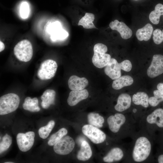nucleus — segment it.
Segmentation results:
<instances>
[{"instance_id":"2f4dec72","label":"nucleus","mask_w":163,"mask_h":163,"mask_svg":"<svg viewBox=\"0 0 163 163\" xmlns=\"http://www.w3.org/2000/svg\"><path fill=\"white\" fill-rule=\"evenodd\" d=\"M153 39L154 43L159 44L163 41V30L162 31L159 29H155L153 32Z\"/></svg>"},{"instance_id":"f8f14e48","label":"nucleus","mask_w":163,"mask_h":163,"mask_svg":"<svg viewBox=\"0 0 163 163\" xmlns=\"http://www.w3.org/2000/svg\"><path fill=\"white\" fill-rule=\"evenodd\" d=\"M109 27L113 30L117 31L121 37L124 39L130 38L132 35V30L124 22H120L117 20L112 21L109 24Z\"/></svg>"},{"instance_id":"72a5a7b5","label":"nucleus","mask_w":163,"mask_h":163,"mask_svg":"<svg viewBox=\"0 0 163 163\" xmlns=\"http://www.w3.org/2000/svg\"><path fill=\"white\" fill-rule=\"evenodd\" d=\"M119 64L121 69L125 71L129 72L132 69V64L131 62L129 60H125Z\"/></svg>"},{"instance_id":"c9c22d12","label":"nucleus","mask_w":163,"mask_h":163,"mask_svg":"<svg viewBox=\"0 0 163 163\" xmlns=\"http://www.w3.org/2000/svg\"><path fill=\"white\" fill-rule=\"evenodd\" d=\"M158 161L159 163H163V154L161 155L158 156Z\"/></svg>"},{"instance_id":"a211bd4d","label":"nucleus","mask_w":163,"mask_h":163,"mask_svg":"<svg viewBox=\"0 0 163 163\" xmlns=\"http://www.w3.org/2000/svg\"><path fill=\"white\" fill-rule=\"evenodd\" d=\"M124 156L123 150L119 147L111 149L103 158L104 161L112 163L121 160Z\"/></svg>"},{"instance_id":"dca6fc26","label":"nucleus","mask_w":163,"mask_h":163,"mask_svg":"<svg viewBox=\"0 0 163 163\" xmlns=\"http://www.w3.org/2000/svg\"><path fill=\"white\" fill-rule=\"evenodd\" d=\"M146 121L149 124H155L159 128H163V109L157 108L149 114Z\"/></svg>"},{"instance_id":"f03ea898","label":"nucleus","mask_w":163,"mask_h":163,"mask_svg":"<svg viewBox=\"0 0 163 163\" xmlns=\"http://www.w3.org/2000/svg\"><path fill=\"white\" fill-rule=\"evenodd\" d=\"M20 99L17 94L10 93L0 98V115H4L15 111L18 107Z\"/></svg>"},{"instance_id":"aec40b11","label":"nucleus","mask_w":163,"mask_h":163,"mask_svg":"<svg viewBox=\"0 0 163 163\" xmlns=\"http://www.w3.org/2000/svg\"><path fill=\"white\" fill-rule=\"evenodd\" d=\"M133 82V78L131 76L124 75L114 80L112 84V87L114 89L119 90L124 87L132 85Z\"/></svg>"},{"instance_id":"4be33fe9","label":"nucleus","mask_w":163,"mask_h":163,"mask_svg":"<svg viewBox=\"0 0 163 163\" xmlns=\"http://www.w3.org/2000/svg\"><path fill=\"white\" fill-rule=\"evenodd\" d=\"M92 152L90 145L85 140L83 141L81 148L77 155L78 159L80 161H86L92 156Z\"/></svg>"},{"instance_id":"393cba45","label":"nucleus","mask_w":163,"mask_h":163,"mask_svg":"<svg viewBox=\"0 0 163 163\" xmlns=\"http://www.w3.org/2000/svg\"><path fill=\"white\" fill-rule=\"evenodd\" d=\"M94 19V15L93 14L86 13L79 20L78 25L82 26L85 29L97 28L93 23Z\"/></svg>"},{"instance_id":"39448f33","label":"nucleus","mask_w":163,"mask_h":163,"mask_svg":"<svg viewBox=\"0 0 163 163\" xmlns=\"http://www.w3.org/2000/svg\"><path fill=\"white\" fill-rule=\"evenodd\" d=\"M57 67V64L55 61L51 59L45 60L38 70V77L42 80L50 79L55 76Z\"/></svg>"},{"instance_id":"9d476101","label":"nucleus","mask_w":163,"mask_h":163,"mask_svg":"<svg viewBox=\"0 0 163 163\" xmlns=\"http://www.w3.org/2000/svg\"><path fill=\"white\" fill-rule=\"evenodd\" d=\"M163 73V55H153L151 64L147 71L148 76L151 78H155Z\"/></svg>"},{"instance_id":"473e14b6","label":"nucleus","mask_w":163,"mask_h":163,"mask_svg":"<svg viewBox=\"0 0 163 163\" xmlns=\"http://www.w3.org/2000/svg\"><path fill=\"white\" fill-rule=\"evenodd\" d=\"M29 8L28 3L24 2L21 5L20 8V14L21 17L23 19L28 18L29 14Z\"/></svg>"},{"instance_id":"c756f323","label":"nucleus","mask_w":163,"mask_h":163,"mask_svg":"<svg viewBox=\"0 0 163 163\" xmlns=\"http://www.w3.org/2000/svg\"><path fill=\"white\" fill-rule=\"evenodd\" d=\"M55 124V122L53 120L49 121L47 124L40 128L38 130V133L40 137L45 139L49 136Z\"/></svg>"},{"instance_id":"f3484780","label":"nucleus","mask_w":163,"mask_h":163,"mask_svg":"<svg viewBox=\"0 0 163 163\" xmlns=\"http://www.w3.org/2000/svg\"><path fill=\"white\" fill-rule=\"evenodd\" d=\"M132 100L131 96L128 94L123 93L120 94L114 106L115 109L119 112L125 111L130 107Z\"/></svg>"},{"instance_id":"2eb2a0df","label":"nucleus","mask_w":163,"mask_h":163,"mask_svg":"<svg viewBox=\"0 0 163 163\" xmlns=\"http://www.w3.org/2000/svg\"><path fill=\"white\" fill-rule=\"evenodd\" d=\"M88 95V92L86 89L79 91L72 90L67 99L68 104L70 106H74L81 101L86 99Z\"/></svg>"},{"instance_id":"9b49d317","label":"nucleus","mask_w":163,"mask_h":163,"mask_svg":"<svg viewBox=\"0 0 163 163\" xmlns=\"http://www.w3.org/2000/svg\"><path fill=\"white\" fill-rule=\"evenodd\" d=\"M126 121L125 115L119 113L111 115L107 119L109 128L113 133H117L121 126L125 124Z\"/></svg>"},{"instance_id":"e433bc0d","label":"nucleus","mask_w":163,"mask_h":163,"mask_svg":"<svg viewBox=\"0 0 163 163\" xmlns=\"http://www.w3.org/2000/svg\"><path fill=\"white\" fill-rule=\"evenodd\" d=\"M5 46L4 43L2 41H0V52L3 51L5 49Z\"/></svg>"},{"instance_id":"6e6552de","label":"nucleus","mask_w":163,"mask_h":163,"mask_svg":"<svg viewBox=\"0 0 163 163\" xmlns=\"http://www.w3.org/2000/svg\"><path fill=\"white\" fill-rule=\"evenodd\" d=\"M75 145L73 139L69 136H66L63 137L54 145V151L57 154L66 155L72 151Z\"/></svg>"},{"instance_id":"5701e85b","label":"nucleus","mask_w":163,"mask_h":163,"mask_svg":"<svg viewBox=\"0 0 163 163\" xmlns=\"http://www.w3.org/2000/svg\"><path fill=\"white\" fill-rule=\"evenodd\" d=\"M149 98L148 95L146 93L139 91L133 95L132 99L135 104L140 105L146 108L149 105Z\"/></svg>"},{"instance_id":"bb28decb","label":"nucleus","mask_w":163,"mask_h":163,"mask_svg":"<svg viewBox=\"0 0 163 163\" xmlns=\"http://www.w3.org/2000/svg\"><path fill=\"white\" fill-rule=\"evenodd\" d=\"M89 124L97 127H102L104 122L103 117L95 113H91L88 116Z\"/></svg>"},{"instance_id":"4c0bfd02","label":"nucleus","mask_w":163,"mask_h":163,"mask_svg":"<svg viewBox=\"0 0 163 163\" xmlns=\"http://www.w3.org/2000/svg\"><path fill=\"white\" fill-rule=\"evenodd\" d=\"M14 162H5V163H13Z\"/></svg>"},{"instance_id":"ddd939ff","label":"nucleus","mask_w":163,"mask_h":163,"mask_svg":"<svg viewBox=\"0 0 163 163\" xmlns=\"http://www.w3.org/2000/svg\"><path fill=\"white\" fill-rule=\"evenodd\" d=\"M104 72L106 75L112 80H115L121 76V69L116 59H111L107 65L105 67Z\"/></svg>"},{"instance_id":"20e7f679","label":"nucleus","mask_w":163,"mask_h":163,"mask_svg":"<svg viewBox=\"0 0 163 163\" xmlns=\"http://www.w3.org/2000/svg\"><path fill=\"white\" fill-rule=\"evenodd\" d=\"M14 53L20 61L25 62L30 61L33 55V47L31 43L27 40L19 42L14 48Z\"/></svg>"},{"instance_id":"cd10ccee","label":"nucleus","mask_w":163,"mask_h":163,"mask_svg":"<svg viewBox=\"0 0 163 163\" xmlns=\"http://www.w3.org/2000/svg\"><path fill=\"white\" fill-rule=\"evenodd\" d=\"M67 133V130L65 128L60 129L57 132L53 134L50 136L48 142L49 145H54Z\"/></svg>"},{"instance_id":"58836bf2","label":"nucleus","mask_w":163,"mask_h":163,"mask_svg":"<svg viewBox=\"0 0 163 163\" xmlns=\"http://www.w3.org/2000/svg\"></svg>"},{"instance_id":"a878e982","label":"nucleus","mask_w":163,"mask_h":163,"mask_svg":"<svg viewBox=\"0 0 163 163\" xmlns=\"http://www.w3.org/2000/svg\"><path fill=\"white\" fill-rule=\"evenodd\" d=\"M162 15H163V5L158 3L155 6L154 10L150 13L149 18L152 24H157L159 23L160 16Z\"/></svg>"},{"instance_id":"412c9836","label":"nucleus","mask_w":163,"mask_h":163,"mask_svg":"<svg viewBox=\"0 0 163 163\" xmlns=\"http://www.w3.org/2000/svg\"><path fill=\"white\" fill-rule=\"evenodd\" d=\"M56 94L55 91L52 89H48L44 91L40 97L41 105L43 108L47 109L54 104Z\"/></svg>"},{"instance_id":"c85d7f7f","label":"nucleus","mask_w":163,"mask_h":163,"mask_svg":"<svg viewBox=\"0 0 163 163\" xmlns=\"http://www.w3.org/2000/svg\"><path fill=\"white\" fill-rule=\"evenodd\" d=\"M154 96L149 98V104L151 106H157L161 102L163 101V92L158 90L153 91Z\"/></svg>"},{"instance_id":"1a4fd4ad","label":"nucleus","mask_w":163,"mask_h":163,"mask_svg":"<svg viewBox=\"0 0 163 163\" xmlns=\"http://www.w3.org/2000/svg\"><path fill=\"white\" fill-rule=\"evenodd\" d=\"M34 133L29 131L25 133H18L16 137V140L19 149L23 152L29 150L33 146L35 137Z\"/></svg>"},{"instance_id":"7c9ffc66","label":"nucleus","mask_w":163,"mask_h":163,"mask_svg":"<svg viewBox=\"0 0 163 163\" xmlns=\"http://www.w3.org/2000/svg\"><path fill=\"white\" fill-rule=\"evenodd\" d=\"M12 142L11 137L6 134L3 137L0 143V153L2 154L7 150L9 147Z\"/></svg>"},{"instance_id":"423d86ee","label":"nucleus","mask_w":163,"mask_h":163,"mask_svg":"<svg viewBox=\"0 0 163 163\" xmlns=\"http://www.w3.org/2000/svg\"><path fill=\"white\" fill-rule=\"evenodd\" d=\"M45 28L46 32L50 34L53 41L64 40L69 36L68 33L62 28L60 23L58 21L48 22Z\"/></svg>"},{"instance_id":"0eeeda50","label":"nucleus","mask_w":163,"mask_h":163,"mask_svg":"<svg viewBox=\"0 0 163 163\" xmlns=\"http://www.w3.org/2000/svg\"><path fill=\"white\" fill-rule=\"evenodd\" d=\"M82 130L83 133L94 143H101L106 139V135L103 131L90 124L84 126Z\"/></svg>"},{"instance_id":"7ed1b4c3","label":"nucleus","mask_w":163,"mask_h":163,"mask_svg":"<svg viewBox=\"0 0 163 163\" xmlns=\"http://www.w3.org/2000/svg\"><path fill=\"white\" fill-rule=\"evenodd\" d=\"M93 50L94 53L92 58L93 65L99 68L106 66L111 59L110 54L106 53L107 51V46L102 43H97L94 46Z\"/></svg>"},{"instance_id":"f704fd0d","label":"nucleus","mask_w":163,"mask_h":163,"mask_svg":"<svg viewBox=\"0 0 163 163\" xmlns=\"http://www.w3.org/2000/svg\"><path fill=\"white\" fill-rule=\"evenodd\" d=\"M158 90L163 92V83H158L157 86Z\"/></svg>"},{"instance_id":"b1692460","label":"nucleus","mask_w":163,"mask_h":163,"mask_svg":"<svg viewBox=\"0 0 163 163\" xmlns=\"http://www.w3.org/2000/svg\"><path fill=\"white\" fill-rule=\"evenodd\" d=\"M23 107L24 109L31 112H38L40 110L38 106V100L37 97H26L23 104Z\"/></svg>"},{"instance_id":"f257e3e1","label":"nucleus","mask_w":163,"mask_h":163,"mask_svg":"<svg viewBox=\"0 0 163 163\" xmlns=\"http://www.w3.org/2000/svg\"><path fill=\"white\" fill-rule=\"evenodd\" d=\"M152 150V145L147 137L142 136L135 141L132 153L133 160L136 162L145 161L149 156Z\"/></svg>"},{"instance_id":"4468645a","label":"nucleus","mask_w":163,"mask_h":163,"mask_svg":"<svg viewBox=\"0 0 163 163\" xmlns=\"http://www.w3.org/2000/svg\"><path fill=\"white\" fill-rule=\"evenodd\" d=\"M88 84V81L86 78H80L75 75L71 76L68 81L69 88L72 91L83 90Z\"/></svg>"},{"instance_id":"6ab92c4d","label":"nucleus","mask_w":163,"mask_h":163,"mask_svg":"<svg viewBox=\"0 0 163 163\" xmlns=\"http://www.w3.org/2000/svg\"><path fill=\"white\" fill-rule=\"evenodd\" d=\"M153 30L152 25L147 23L143 27L137 30L136 33V37L140 41H148L151 37Z\"/></svg>"}]
</instances>
